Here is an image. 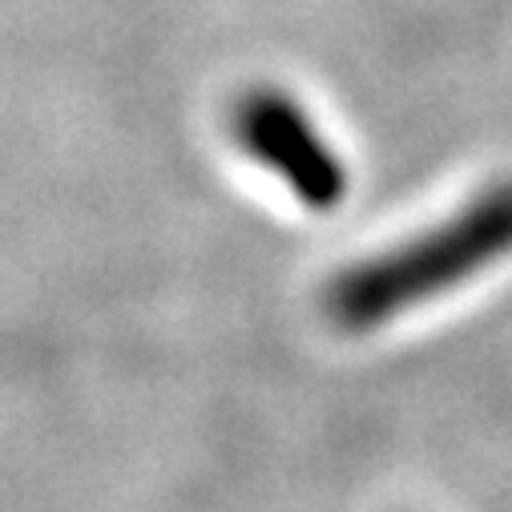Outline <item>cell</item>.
<instances>
[{"mask_svg": "<svg viewBox=\"0 0 512 512\" xmlns=\"http://www.w3.org/2000/svg\"><path fill=\"white\" fill-rule=\"evenodd\" d=\"M512 254V178L476 190L456 214L424 234L339 271L323 291V311L343 331H375L436 295L464 287Z\"/></svg>", "mask_w": 512, "mask_h": 512, "instance_id": "obj_1", "label": "cell"}, {"mask_svg": "<svg viewBox=\"0 0 512 512\" xmlns=\"http://www.w3.org/2000/svg\"><path fill=\"white\" fill-rule=\"evenodd\" d=\"M230 134L238 150L279 178L299 206L311 214H331L351 190V174L339 150L323 138L311 113L283 89H246L230 113Z\"/></svg>", "mask_w": 512, "mask_h": 512, "instance_id": "obj_2", "label": "cell"}]
</instances>
